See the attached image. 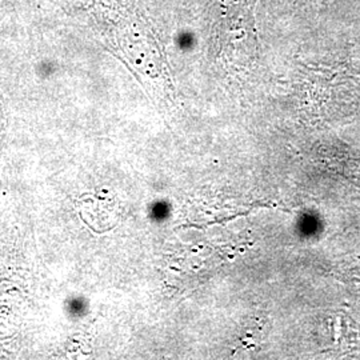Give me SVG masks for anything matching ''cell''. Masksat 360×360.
I'll return each mask as SVG.
<instances>
[{
	"label": "cell",
	"instance_id": "1",
	"mask_svg": "<svg viewBox=\"0 0 360 360\" xmlns=\"http://www.w3.org/2000/svg\"><path fill=\"white\" fill-rule=\"evenodd\" d=\"M89 15L105 44L136 67L163 70V52L154 28L127 0H91Z\"/></svg>",
	"mask_w": 360,
	"mask_h": 360
},
{
	"label": "cell",
	"instance_id": "2",
	"mask_svg": "<svg viewBox=\"0 0 360 360\" xmlns=\"http://www.w3.org/2000/svg\"><path fill=\"white\" fill-rule=\"evenodd\" d=\"M254 4L255 0H218L215 35L224 50L248 53L257 49Z\"/></svg>",
	"mask_w": 360,
	"mask_h": 360
}]
</instances>
